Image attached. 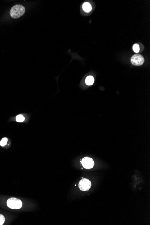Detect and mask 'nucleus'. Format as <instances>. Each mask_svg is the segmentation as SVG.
<instances>
[{"mask_svg": "<svg viewBox=\"0 0 150 225\" xmlns=\"http://www.w3.org/2000/svg\"><path fill=\"white\" fill-rule=\"evenodd\" d=\"M25 12V9L24 6L20 5H15L11 9L10 15L12 18L17 19L22 16Z\"/></svg>", "mask_w": 150, "mask_h": 225, "instance_id": "1", "label": "nucleus"}, {"mask_svg": "<svg viewBox=\"0 0 150 225\" xmlns=\"http://www.w3.org/2000/svg\"><path fill=\"white\" fill-rule=\"evenodd\" d=\"M22 201L20 199L16 198L9 199L7 201V205L9 208L14 209H20L22 206Z\"/></svg>", "mask_w": 150, "mask_h": 225, "instance_id": "2", "label": "nucleus"}, {"mask_svg": "<svg viewBox=\"0 0 150 225\" xmlns=\"http://www.w3.org/2000/svg\"><path fill=\"white\" fill-rule=\"evenodd\" d=\"M131 62L134 65L141 66L143 64L144 58L141 54H135L132 57Z\"/></svg>", "mask_w": 150, "mask_h": 225, "instance_id": "3", "label": "nucleus"}, {"mask_svg": "<svg viewBox=\"0 0 150 225\" xmlns=\"http://www.w3.org/2000/svg\"><path fill=\"white\" fill-rule=\"evenodd\" d=\"M91 183L90 181L86 178H83L80 181L79 187L82 191H87L90 188Z\"/></svg>", "mask_w": 150, "mask_h": 225, "instance_id": "4", "label": "nucleus"}, {"mask_svg": "<svg viewBox=\"0 0 150 225\" xmlns=\"http://www.w3.org/2000/svg\"><path fill=\"white\" fill-rule=\"evenodd\" d=\"M82 166L84 168L86 169H90L94 166V161L90 157H85L82 159L81 161Z\"/></svg>", "mask_w": 150, "mask_h": 225, "instance_id": "5", "label": "nucleus"}, {"mask_svg": "<svg viewBox=\"0 0 150 225\" xmlns=\"http://www.w3.org/2000/svg\"><path fill=\"white\" fill-rule=\"evenodd\" d=\"M82 8L84 12H89L91 11L92 9V7L91 5L89 2H85L83 4L82 6Z\"/></svg>", "mask_w": 150, "mask_h": 225, "instance_id": "6", "label": "nucleus"}, {"mask_svg": "<svg viewBox=\"0 0 150 225\" xmlns=\"http://www.w3.org/2000/svg\"><path fill=\"white\" fill-rule=\"evenodd\" d=\"M94 81V79L91 76H88L85 80V83L88 85H91L93 84Z\"/></svg>", "mask_w": 150, "mask_h": 225, "instance_id": "7", "label": "nucleus"}, {"mask_svg": "<svg viewBox=\"0 0 150 225\" xmlns=\"http://www.w3.org/2000/svg\"><path fill=\"white\" fill-rule=\"evenodd\" d=\"M25 119L24 116L22 115H18L16 117V120L18 122H24Z\"/></svg>", "mask_w": 150, "mask_h": 225, "instance_id": "8", "label": "nucleus"}, {"mask_svg": "<svg viewBox=\"0 0 150 225\" xmlns=\"http://www.w3.org/2000/svg\"><path fill=\"white\" fill-rule=\"evenodd\" d=\"M7 142V138H3V139H2V140H1V142H0V145H1L2 147H4V146H5V145H6Z\"/></svg>", "mask_w": 150, "mask_h": 225, "instance_id": "9", "label": "nucleus"}, {"mask_svg": "<svg viewBox=\"0 0 150 225\" xmlns=\"http://www.w3.org/2000/svg\"><path fill=\"white\" fill-rule=\"evenodd\" d=\"M133 49L136 53H138L140 50V47L138 44H135L133 46Z\"/></svg>", "mask_w": 150, "mask_h": 225, "instance_id": "10", "label": "nucleus"}, {"mask_svg": "<svg viewBox=\"0 0 150 225\" xmlns=\"http://www.w3.org/2000/svg\"><path fill=\"white\" fill-rule=\"evenodd\" d=\"M5 221L4 216L0 214V225L3 224Z\"/></svg>", "mask_w": 150, "mask_h": 225, "instance_id": "11", "label": "nucleus"}]
</instances>
